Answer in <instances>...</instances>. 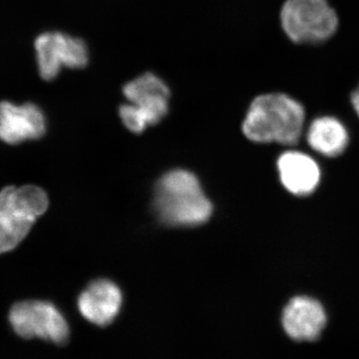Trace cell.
<instances>
[{
  "instance_id": "5",
  "label": "cell",
  "mask_w": 359,
  "mask_h": 359,
  "mask_svg": "<svg viewBox=\"0 0 359 359\" xmlns=\"http://www.w3.org/2000/svg\"><path fill=\"white\" fill-rule=\"evenodd\" d=\"M9 323L22 339H41L55 344H65L69 339L67 321L51 302H18L9 311Z\"/></svg>"
},
{
  "instance_id": "11",
  "label": "cell",
  "mask_w": 359,
  "mask_h": 359,
  "mask_svg": "<svg viewBox=\"0 0 359 359\" xmlns=\"http://www.w3.org/2000/svg\"><path fill=\"white\" fill-rule=\"evenodd\" d=\"M278 170L283 187L295 196L311 195L320 184L318 163L299 151L283 153L278 158Z\"/></svg>"
},
{
  "instance_id": "7",
  "label": "cell",
  "mask_w": 359,
  "mask_h": 359,
  "mask_svg": "<svg viewBox=\"0 0 359 359\" xmlns=\"http://www.w3.org/2000/svg\"><path fill=\"white\" fill-rule=\"evenodd\" d=\"M46 132V119L42 110L33 103L15 105L0 102V140L9 145H18L27 140H36Z\"/></svg>"
},
{
  "instance_id": "12",
  "label": "cell",
  "mask_w": 359,
  "mask_h": 359,
  "mask_svg": "<svg viewBox=\"0 0 359 359\" xmlns=\"http://www.w3.org/2000/svg\"><path fill=\"white\" fill-rule=\"evenodd\" d=\"M309 147L325 156V157H337L346 150L348 144V133L337 118H318L309 126L306 135Z\"/></svg>"
},
{
  "instance_id": "6",
  "label": "cell",
  "mask_w": 359,
  "mask_h": 359,
  "mask_svg": "<svg viewBox=\"0 0 359 359\" xmlns=\"http://www.w3.org/2000/svg\"><path fill=\"white\" fill-rule=\"evenodd\" d=\"M37 66L42 79L51 81L61 68L81 69L88 65V47L83 40L61 32H45L34 43Z\"/></svg>"
},
{
  "instance_id": "4",
  "label": "cell",
  "mask_w": 359,
  "mask_h": 359,
  "mask_svg": "<svg viewBox=\"0 0 359 359\" xmlns=\"http://www.w3.org/2000/svg\"><path fill=\"white\" fill-rule=\"evenodd\" d=\"M280 22L295 43H320L334 34L339 18L327 0H285Z\"/></svg>"
},
{
  "instance_id": "3",
  "label": "cell",
  "mask_w": 359,
  "mask_h": 359,
  "mask_svg": "<svg viewBox=\"0 0 359 359\" xmlns=\"http://www.w3.org/2000/svg\"><path fill=\"white\" fill-rule=\"evenodd\" d=\"M48 197L36 186H9L0 191V255L15 249L48 209Z\"/></svg>"
},
{
  "instance_id": "1",
  "label": "cell",
  "mask_w": 359,
  "mask_h": 359,
  "mask_svg": "<svg viewBox=\"0 0 359 359\" xmlns=\"http://www.w3.org/2000/svg\"><path fill=\"white\" fill-rule=\"evenodd\" d=\"M154 211L161 223L170 226L205 224L212 215L200 180L192 172L175 169L163 175L155 188Z\"/></svg>"
},
{
  "instance_id": "2",
  "label": "cell",
  "mask_w": 359,
  "mask_h": 359,
  "mask_svg": "<svg viewBox=\"0 0 359 359\" xmlns=\"http://www.w3.org/2000/svg\"><path fill=\"white\" fill-rule=\"evenodd\" d=\"M306 112L302 104L283 93H269L254 99L244 122L243 133L256 143L295 145L301 138Z\"/></svg>"
},
{
  "instance_id": "9",
  "label": "cell",
  "mask_w": 359,
  "mask_h": 359,
  "mask_svg": "<svg viewBox=\"0 0 359 359\" xmlns=\"http://www.w3.org/2000/svg\"><path fill=\"white\" fill-rule=\"evenodd\" d=\"M122 292L112 280L100 278L90 283L79 295L78 309L82 316L98 327H107L117 318Z\"/></svg>"
},
{
  "instance_id": "10",
  "label": "cell",
  "mask_w": 359,
  "mask_h": 359,
  "mask_svg": "<svg viewBox=\"0 0 359 359\" xmlns=\"http://www.w3.org/2000/svg\"><path fill=\"white\" fill-rule=\"evenodd\" d=\"M327 323V314L320 302L309 297L290 299L283 313V327L297 341H313L320 337Z\"/></svg>"
},
{
  "instance_id": "13",
  "label": "cell",
  "mask_w": 359,
  "mask_h": 359,
  "mask_svg": "<svg viewBox=\"0 0 359 359\" xmlns=\"http://www.w3.org/2000/svg\"><path fill=\"white\" fill-rule=\"evenodd\" d=\"M119 115L124 126L135 134H141L150 126L145 116L132 103L123 104L119 109Z\"/></svg>"
},
{
  "instance_id": "14",
  "label": "cell",
  "mask_w": 359,
  "mask_h": 359,
  "mask_svg": "<svg viewBox=\"0 0 359 359\" xmlns=\"http://www.w3.org/2000/svg\"><path fill=\"white\" fill-rule=\"evenodd\" d=\"M351 102H353L354 110H355L356 114L359 117V86L351 95Z\"/></svg>"
},
{
  "instance_id": "8",
  "label": "cell",
  "mask_w": 359,
  "mask_h": 359,
  "mask_svg": "<svg viewBox=\"0 0 359 359\" xmlns=\"http://www.w3.org/2000/svg\"><path fill=\"white\" fill-rule=\"evenodd\" d=\"M127 102L132 103L145 116L149 125L164 119L169 111L170 89L154 73L135 78L123 87Z\"/></svg>"
}]
</instances>
